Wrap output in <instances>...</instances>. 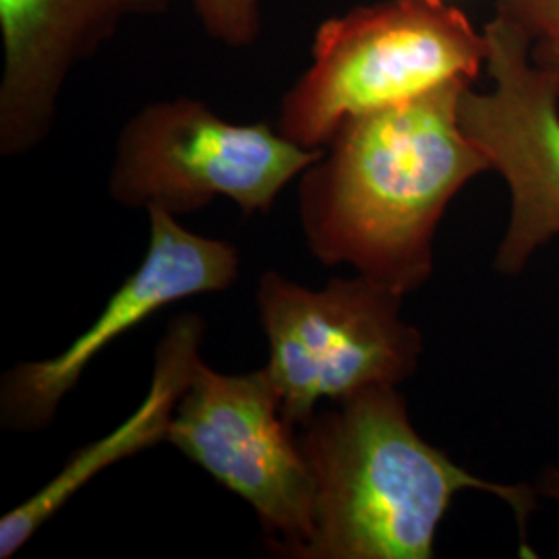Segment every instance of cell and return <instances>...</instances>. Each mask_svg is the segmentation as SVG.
<instances>
[{"instance_id": "obj_13", "label": "cell", "mask_w": 559, "mask_h": 559, "mask_svg": "<svg viewBox=\"0 0 559 559\" xmlns=\"http://www.w3.org/2000/svg\"><path fill=\"white\" fill-rule=\"evenodd\" d=\"M539 493L549 498V500L559 501V471L551 468L545 471V475L540 477Z\"/></svg>"}, {"instance_id": "obj_6", "label": "cell", "mask_w": 559, "mask_h": 559, "mask_svg": "<svg viewBox=\"0 0 559 559\" xmlns=\"http://www.w3.org/2000/svg\"><path fill=\"white\" fill-rule=\"evenodd\" d=\"M166 441L253 508L274 551L299 559L313 535L316 483L265 369L228 376L201 360Z\"/></svg>"}, {"instance_id": "obj_11", "label": "cell", "mask_w": 559, "mask_h": 559, "mask_svg": "<svg viewBox=\"0 0 559 559\" xmlns=\"http://www.w3.org/2000/svg\"><path fill=\"white\" fill-rule=\"evenodd\" d=\"M498 15L524 36L531 60L559 96V0H498Z\"/></svg>"}, {"instance_id": "obj_5", "label": "cell", "mask_w": 559, "mask_h": 559, "mask_svg": "<svg viewBox=\"0 0 559 559\" xmlns=\"http://www.w3.org/2000/svg\"><path fill=\"white\" fill-rule=\"evenodd\" d=\"M321 154L267 122L222 119L195 98L152 102L120 131L108 193L124 207L173 216L216 198L233 201L245 216L265 214Z\"/></svg>"}, {"instance_id": "obj_7", "label": "cell", "mask_w": 559, "mask_h": 559, "mask_svg": "<svg viewBox=\"0 0 559 559\" xmlns=\"http://www.w3.org/2000/svg\"><path fill=\"white\" fill-rule=\"evenodd\" d=\"M483 32L493 87H466L460 124L508 185L510 216L493 267L516 276L559 237V96L510 21L496 15Z\"/></svg>"}, {"instance_id": "obj_4", "label": "cell", "mask_w": 559, "mask_h": 559, "mask_svg": "<svg viewBox=\"0 0 559 559\" xmlns=\"http://www.w3.org/2000/svg\"><path fill=\"white\" fill-rule=\"evenodd\" d=\"M404 297L362 274L332 278L323 288H307L274 270L261 276L255 300L270 346L263 369L284 419L302 427L323 400L338 402L415 376L423 334L402 320Z\"/></svg>"}, {"instance_id": "obj_1", "label": "cell", "mask_w": 559, "mask_h": 559, "mask_svg": "<svg viewBox=\"0 0 559 559\" xmlns=\"http://www.w3.org/2000/svg\"><path fill=\"white\" fill-rule=\"evenodd\" d=\"M471 85L448 81L340 127L300 175V226L316 260L346 263L402 295L431 278L450 201L491 170L460 124Z\"/></svg>"}, {"instance_id": "obj_12", "label": "cell", "mask_w": 559, "mask_h": 559, "mask_svg": "<svg viewBox=\"0 0 559 559\" xmlns=\"http://www.w3.org/2000/svg\"><path fill=\"white\" fill-rule=\"evenodd\" d=\"M203 32L228 48H249L261 36V0H191Z\"/></svg>"}, {"instance_id": "obj_9", "label": "cell", "mask_w": 559, "mask_h": 559, "mask_svg": "<svg viewBox=\"0 0 559 559\" xmlns=\"http://www.w3.org/2000/svg\"><path fill=\"white\" fill-rule=\"evenodd\" d=\"M180 0H0V154L21 156L52 131L64 81L131 20Z\"/></svg>"}, {"instance_id": "obj_3", "label": "cell", "mask_w": 559, "mask_h": 559, "mask_svg": "<svg viewBox=\"0 0 559 559\" xmlns=\"http://www.w3.org/2000/svg\"><path fill=\"white\" fill-rule=\"evenodd\" d=\"M487 38L445 0H383L323 21L311 64L286 92L278 129L323 150L348 119L413 100L443 83L475 81Z\"/></svg>"}, {"instance_id": "obj_10", "label": "cell", "mask_w": 559, "mask_h": 559, "mask_svg": "<svg viewBox=\"0 0 559 559\" xmlns=\"http://www.w3.org/2000/svg\"><path fill=\"white\" fill-rule=\"evenodd\" d=\"M205 321L180 313L168 323L156 346L147 396L115 431L78 450L55 479L0 519V559H11L71 498L106 468L166 441L168 427L201 362Z\"/></svg>"}, {"instance_id": "obj_2", "label": "cell", "mask_w": 559, "mask_h": 559, "mask_svg": "<svg viewBox=\"0 0 559 559\" xmlns=\"http://www.w3.org/2000/svg\"><path fill=\"white\" fill-rule=\"evenodd\" d=\"M316 483L313 535L299 559H431L462 491L503 501L526 539L537 491L480 479L415 429L399 385H376L300 427Z\"/></svg>"}, {"instance_id": "obj_8", "label": "cell", "mask_w": 559, "mask_h": 559, "mask_svg": "<svg viewBox=\"0 0 559 559\" xmlns=\"http://www.w3.org/2000/svg\"><path fill=\"white\" fill-rule=\"evenodd\" d=\"M150 247L140 267L120 284L96 321L50 359L21 362L0 381V423L17 433L48 427L87 365L122 334L177 300L222 293L239 278V249L201 237L177 216L152 207Z\"/></svg>"}]
</instances>
